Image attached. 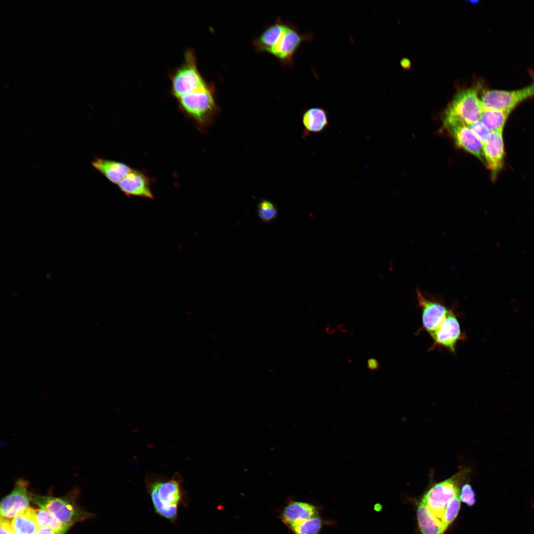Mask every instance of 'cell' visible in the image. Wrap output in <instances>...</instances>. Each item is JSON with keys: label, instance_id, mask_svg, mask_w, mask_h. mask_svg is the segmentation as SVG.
Here are the masks:
<instances>
[{"label": "cell", "instance_id": "cell-1", "mask_svg": "<svg viewBox=\"0 0 534 534\" xmlns=\"http://www.w3.org/2000/svg\"><path fill=\"white\" fill-rule=\"evenodd\" d=\"M147 493L156 514L175 523L178 518L179 508L186 507L189 497L183 487V479L176 471L170 478L153 472H148L145 478Z\"/></svg>", "mask_w": 534, "mask_h": 534}, {"label": "cell", "instance_id": "cell-2", "mask_svg": "<svg viewBox=\"0 0 534 534\" xmlns=\"http://www.w3.org/2000/svg\"><path fill=\"white\" fill-rule=\"evenodd\" d=\"M177 99L182 112L201 128L210 125L218 111L213 90L208 84Z\"/></svg>", "mask_w": 534, "mask_h": 534}, {"label": "cell", "instance_id": "cell-3", "mask_svg": "<svg viewBox=\"0 0 534 534\" xmlns=\"http://www.w3.org/2000/svg\"><path fill=\"white\" fill-rule=\"evenodd\" d=\"M470 472L468 468L459 470L451 477L432 486L421 498L440 521L446 506L459 494Z\"/></svg>", "mask_w": 534, "mask_h": 534}, {"label": "cell", "instance_id": "cell-4", "mask_svg": "<svg viewBox=\"0 0 534 534\" xmlns=\"http://www.w3.org/2000/svg\"><path fill=\"white\" fill-rule=\"evenodd\" d=\"M171 92L176 98L207 84L200 74L192 49H187L182 64L170 74Z\"/></svg>", "mask_w": 534, "mask_h": 534}, {"label": "cell", "instance_id": "cell-5", "mask_svg": "<svg viewBox=\"0 0 534 534\" xmlns=\"http://www.w3.org/2000/svg\"><path fill=\"white\" fill-rule=\"evenodd\" d=\"M483 107L477 90L470 88L459 91L445 111L444 119L459 121L467 125L480 121Z\"/></svg>", "mask_w": 534, "mask_h": 534}, {"label": "cell", "instance_id": "cell-6", "mask_svg": "<svg viewBox=\"0 0 534 534\" xmlns=\"http://www.w3.org/2000/svg\"><path fill=\"white\" fill-rule=\"evenodd\" d=\"M31 501L49 512L62 523L70 527L87 518L89 514L76 506L71 498L32 494Z\"/></svg>", "mask_w": 534, "mask_h": 534}, {"label": "cell", "instance_id": "cell-7", "mask_svg": "<svg viewBox=\"0 0 534 534\" xmlns=\"http://www.w3.org/2000/svg\"><path fill=\"white\" fill-rule=\"evenodd\" d=\"M416 298L422 312V329L432 337L444 320L449 308L439 295L416 289Z\"/></svg>", "mask_w": 534, "mask_h": 534}, {"label": "cell", "instance_id": "cell-8", "mask_svg": "<svg viewBox=\"0 0 534 534\" xmlns=\"http://www.w3.org/2000/svg\"><path fill=\"white\" fill-rule=\"evenodd\" d=\"M533 95L534 83L515 90L485 91L482 95L481 102L483 109H495L511 112L517 104Z\"/></svg>", "mask_w": 534, "mask_h": 534}, {"label": "cell", "instance_id": "cell-9", "mask_svg": "<svg viewBox=\"0 0 534 534\" xmlns=\"http://www.w3.org/2000/svg\"><path fill=\"white\" fill-rule=\"evenodd\" d=\"M431 337L434 343L430 351L437 347H442L451 353H455L457 343L464 340L465 336L461 331L453 309L449 308L444 320Z\"/></svg>", "mask_w": 534, "mask_h": 534}, {"label": "cell", "instance_id": "cell-10", "mask_svg": "<svg viewBox=\"0 0 534 534\" xmlns=\"http://www.w3.org/2000/svg\"><path fill=\"white\" fill-rule=\"evenodd\" d=\"M444 123L459 146L483 160V144L467 124L449 119H444Z\"/></svg>", "mask_w": 534, "mask_h": 534}, {"label": "cell", "instance_id": "cell-11", "mask_svg": "<svg viewBox=\"0 0 534 534\" xmlns=\"http://www.w3.org/2000/svg\"><path fill=\"white\" fill-rule=\"evenodd\" d=\"M28 482L24 479L17 480L14 487L0 503V517L13 518L19 513L28 507L31 494L28 490Z\"/></svg>", "mask_w": 534, "mask_h": 534}, {"label": "cell", "instance_id": "cell-12", "mask_svg": "<svg viewBox=\"0 0 534 534\" xmlns=\"http://www.w3.org/2000/svg\"><path fill=\"white\" fill-rule=\"evenodd\" d=\"M312 39V34H302L296 28L287 25L271 53L282 61L292 63L294 53L301 44Z\"/></svg>", "mask_w": 534, "mask_h": 534}, {"label": "cell", "instance_id": "cell-13", "mask_svg": "<svg viewBox=\"0 0 534 534\" xmlns=\"http://www.w3.org/2000/svg\"><path fill=\"white\" fill-rule=\"evenodd\" d=\"M483 155L487 167L494 179L503 165L504 149L502 132L491 133L489 140L483 144Z\"/></svg>", "mask_w": 534, "mask_h": 534}, {"label": "cell", "instance_id": "cell-14", "mask_svg": "<svg viewBox=\"0 0 534 534\" xmlns=\"http://www.w3.org/2000/svg\"><path fill=\"white\" fill-rule=\"evenodd\" d=\"M119 189L128 196H137L153 199L150 181L144 174L132 170L118 184Z\"/></svg>", "mask_w": 534, "mask_h": 534}, {"label": "cell", "instance_id": "cell-15", "mask_svg": "<svg viewBox=\"0 0 534 534\" xmlns=\"http://www.w3.org/2000/svg\"><path fill=\"white\" fill-rule=\"evenodd\" d=\"M91 164L110 181L117 184L133 170L123 163L101 158L95 159Z\"/></svg>", "mask_w": 534, "mask_h": 534}, {"label": "cell", "instance_id": "cell-16", "mask_svg": "<svg viewBox=\"0 0 534 534\" xmlns=\"http://www.w3.org/2000/svg\"><path fill=\"white\" fill-rule=\"evenodd\" d=\"M417 518L421 534H443L445 531L422 499L417 505Z\"/></svg>", "mask_w": 534, "mask_h": 534}, {"label": "cell", "instance_id": "cell-17", "mask_svg": "<svg viewBox=\"0 0 534 534\" xmlns=\"http://www.w3.org/2000/svg\"><path fill=\"white\" fill-rule=\"evenodd\" d=\"M316 515L317 511L313 506L302 502H293L285 508L282 519L291 527Z\"/></svg>", "mask_w": 534, "mask_h": 534}, {"label": "cell", "instance_id": "cell-18", "mask_svg": "<svg viewBox=\"0 0 534 534\" xmlns=\"http://www.w3.org/2000/svg\"><path fill=\"white\" fill-rule=\"evenodd\" d=\"M302 122L306 133H319L328 125V112L321 107L310 108L304 112Z\"/></svg>", "mask_w": 534, "mask_h": 534}, {"label": "cell", "instance_id": "cell-19", "mask_svg": "<svg viewBox=\"0 0 534 534\" xmlns=\"http://www.w3.org/2000/svg\"><path fill=\"white\" fill-rule=\"evenodd\" d=\"M287 25L277 21L264 31L255 41L254 44L259 50L271 53L283 34Z\"/></svg>", "mask_w": 534, "mask_h": 534}, {"label": "cell", "instance_id": "cell-20", "mask_svg": "<svg viewBox=\"0 0 534 534\" xmlns=\"http://www.w3.org/2000/svg\"><path fill=\"white\" fill-rule=\"evenodd\" d=\"M11 524L15 534H36L39 528L35 510L29 507L14 517Z\"/></svg>", "mask_w": 534, "mask_h": 534}, {"label": "cell", "instance_id": "cell-21", "mask_svg": "<svg viewBox=\"0 0 534 534\" xmlns=\"http://www.w3.org/2000/svg\"><path fill=\"white\" fill-rule=\"evenodd\" d=\"M510 113L495 109H483L480 121L491 133L502 132Z\"/></svg>", "mask_w": 534, "mask_h": 534}, {"label": "cell", "instance_id": "cell-22", "mask_svg": "<svg viewBox=\"0 0 534 534\" xmlns=\"http://www.w3.org/2000/svg\"><path fill=\"white\" fill-rule=\"evenodd\" d=\"M37 520L39 528L49 527L55 530L66 533L69 529L57 518L47 510L43 509L35 510Z\"/></svg>", "mask_w": 534, "mask_h": 534}, {"label": "cell", "instance_id": "cell-23", "mask_svg": "<svg viewBox=\"0 0 534 534\" xmlns=\"http://www.w3.org/2000/svg\"><path fill=\"white\" fill-rule=\"evenodd\" d=\"M321 526L320 519L315 516L299 522L290 527L295 534H317Z\"/></svg>", "mask_w": 534, "mask_h": 534}, {"label": "cell", "instance_id": "cell-24", "mask_svg": "<svg viewBox=\"0 0 534 534\" xmlns=\"http://www.w3.org/2000/svg\"><path fill=\"white\" fill-rule=\"evenodd\" d=\"M460 502L458 494L451 500L446 506L441 519V522L445 530L457 516L460 507Z\"/></svg>", "mask_w": 534, "mask_h": 534}, {"label": "cell", "instance_id": "cell-25", "mask_svg": "<svg viewBox=\"0 0 534 534\" xmlns=\"http://www.w3.org/2000/svg\"><path fill=\"white\" fill-rule=\"evenodd\" d=\"M258 215L262 221L269 222L277 216L278 212L274 204L267 199L261 200L258 204Z\"/></svg>", "mask_w": 534, "mask_h": 534}, {"label": "cell", "instance_id": "cell-26", "mask_svg": "<svg viewBox=\"0 0 534 534\" xmlns=\"http://www.w3.org/2000/svg\"><path fill=\"white\" fill-rule=\"evenodd\" d=\"M468 125L483 144H485L489 140L491 133L480 121Z\"/></svg>", "mask_w": 534, "mask_h": 534}, {"label": "cell", "instance_id": "cell-27", "mask_svg": "<svg viewBox=\"0 0 534 534\" xmlns=\"http://www.w3.org/2000/svg\"><path fill=\"white\" fill-rule=\"evenodd\" d=\"M461 501L469 506L474 505L476 502V495L471 486L466 483L462 485L459 494Z\"/></svg>", "mask_w": 534, "mask_h": 534}, {"label": "cell", "instance_id": "cell-28", "mask_svg": "<svg viewBox=\"0 0 534 534\" xmlns=\"http://www.w3.org/2000/svg\"><path fill=\"white\" fill-rule=\"evenodd\" d=\"M0 534H15L12 526L11 521L9 519L0 517Z\"/></svg>", "mask_w": 534, "mask_h": 534}, {"label": "cell", "instance_id": "cell-29", "mask_svg": "<svg viewBox=\"0 0 534 534\" xmlns=\"http://www.w3.org/2000/svg\"><path fill=\"white\" fill-rule=\"evenodd\" d=\"M65 533L55 530L49 527L39 528L36 534H65Z\"/></svg>", "mask_w": 534, "mask_h": 534}, {"label": "cell", "instance_id": "cell-30", "mask_svg": "<svg viewBox=\"0 0 534 534\" xmlns=\"http://www.w3.org/2000/svg\"><path fill=\"white\" fill-rule=\"evenodd\" d=\"M367 366L369 369L375 371L380 367L379 361L374 358H370L367 361Z\"/></svg>", "mask_w": 534, "mask_h": 534}]
</instances>
